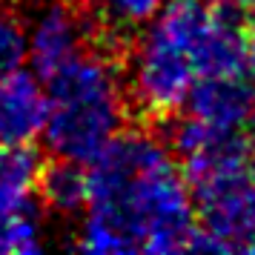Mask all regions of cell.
<instances>
[{
	"label": "cell",
	"instance_id": "6da1fadb",
	"mask_svg": "<svg viewBox=\"0 0 255 255\" xmlns=\"http://www.w3.org/2000/svg\"><path fill=\"white\" fill-rule=\"evenodd\" d=\"M89 169L78 247L95 255L192 250L195 204L169 143L124 129Z\"/></svg>",
	"mask_w": 255,
	"mask_h": 255
},
{
	"label": "cell",
	"instance_id": "7a4b0ae2",
	"mask_svg": "<svg viewBox=\"0 0 255 255\" xmlns=\"http://www.w3.org/2000/svg\"><path fill=\"white\" fill-rule=\"evenodd\" d=\"M132 37L124 83L135 109L149 118L178 115L204 75L244 72L238 12L212 0H166Z\"/></svg>",
	"mask_w": 255,
	"mask_h": 255
},
{
	"label": "cell",
	"instance_id": "3957f363",
	"mask_svg": "<svg viewBox=\"0 0 255 255\" xmlns=\"http://www.w3.org/2000/svg\"><path fill=\"white\" fill-rule=\"evenodd\" d=\"M46 138L55 158L95 161L127 124V83L118 60L104 49H83L46 78Z\"/></svg>",
	"mask_w": 255,
	"mask_h": 255
},
{
	"label": "cell",
	"instance_id": "277c9868",
	"mask_svg": "<svg viewBox=\"0 0 255 255\" xmlns=\"http://www.w3.org/2000/svg\"><path fill=\"white\" fill-rule=\"evenodd\" d=\"M178 166L195 204L192 250H255V163L250 140L244 135L232 138Z\"/></svg>",
	"mask_w": 255,
	"mask_h": 255
},
{
	"label": "cell",
	"instance_id": "5b68a950",
	"mask_svg": "<svg viewBox=\"0 0 255 255\" xmlns=\"http://www.w3.org/2000/svg\"><path fill=\"white\" fill-rule=\"evenodd\" d=\"M95 23L81 0H46L26 20V63L43 81L92 46Z\"/></svg>",
	"mask_w": 255,
	"mask_h": 255
},
{
	"label": "cell",
	"instance_id": "8992f818",
	"mask_svg": "<svg viewBox=\"0 0 255 255\" xmlns=\"http://www.w3.org/2000/svg\"><path fill=\"white\" fill-rule=\"evenodd\" d=\"M46 115V81L37 72L20 66L0 75V146H32L43 138Z\"/></svg>",
	"mask_w": 255,
	"mask_h": 255
},
{
	"label": "cell",
	"instance_id": "52a82bcc",
	"mask_svg": "<svg viewBox=\"0 0 255 255\" xmlns=\"http://www.w3.org/2000/svg\"><path fill=\"white\" fill-rule=\"evenodd\" d=\"M253 98V81L244 72H218V75H204L192 83L181 112L221 132H244Z\"/></svg>",
	"mask_w": 255,
	"mask_h": 255
},
{
	"label": "cell",
	"instance_id": "ba28073f",
	"mask_svg": "<svg viewBox=\"0 0 255 255\" xmlns=\"http://www.w3.org/2000/svg\"><path fill=\"white\" fill-rule=\"evenodd\" d=\"M37 195L46 204V209L58 215H78L86 209L89 201V169L86 163L58 158L40 169L37 178Z\"/></svg>",
	"mask_w": 255,
	"mask_h": 255
},
{
	"label": "cell",
	"instance_id": "9c48e42d",
	"mask_svg": "<svg viewBox=\"0 0 255 255\" xmlns=\"http://www.w3.org/2000/svg\"><path fill=\"white\" fill-rule=\"evenodd\" d=\"M43 161L32 146H0V215L32 207Z\"/></svg>",
	"mask_w": 255,
	"mask_h": 255
},
{
	"label": "cell",
	"instance_id": "30bf717a",
	"mask_svg": "<svg viewBox=\"0 0 255 255\" xmlns=\"http://www.w3.org/2000/svg\"><path fill=\"white\" fill-rule=\"evenodd\" d=\"M92 17L95 32L101 29L112 40L132 37L166 6V0H81Z\"/></svg>",
	"mask_w": 255,
	"mask_h": 255
},
{
	"label": "cell",
	"instance_id": "8fae6325",
	"mask_svg": "<svg viewBox=\"0 0 255 255\" xmlns=\"http://www.w3.org/2000/svg\"><path fill=\"white\" fill-rule=\"evenodd\" d=\"M46 247V227L32 207L0 215V255H32Z\"/></svg>",
	"mask_w": 255,
	"mask_h": 255
},
{
	"label": "cell",
	"instance_id": "7c38bea8",
	"mask_svg": "<svg viewBox=\"0 0 255 255\" xmlns=\"http://www.w3.org/2000/svg\"><path fill=\"white\" fill-rule=\"evenodd\" d=\"M26 66V23L12 12H0V75Z\"/></svg>",
	"mask_w": 255,
	"mask_h": 255
},
{
	"label": "cell",
	"instance_id": "4fadbf2b",
	"mask_svg": "<svg viewBox=\"0 0 255 255\" xmlns=\"http://www.w3.org/2000/svg\"><path fill=\"white\" fill-rule=\"evenodd\" d=\"M241 66H244V75H247L250 81H255V26H253L250 35H244V60H241Z\"/></svg>",
	"mask_w": 255,
	"mask_h": 255
},
{
	"label": "cell",
	"instance_id": "5bb4252c",
	"mask_svg": "<svg viewBox=\"0 0 255 255\" xmlns=\"http://www.w3.org/2000/svg\"><path fill=\"white\" fill-rule=\"evenodd\" d=\"M230 9H235V12L247 14L250 20H255V0H230Z\"/></svg>",
	"mask_w": 255,
	"mask_h": 255
},
{
	"label": "cell",
	"instance_id": "9a60e30c",
	"mask_svg": "<svg viewBox=\"0 0 255 255\" xmlns=\"http://www.w3.org/2000/svg\"><path fill=\"white\" fill-rule=\"evenodd\" d=\"M244 129H247V135H250V138H247L250 146L255 149V98H253V109H250V118H247V127Z\"/></svg>",
	"mask_w": 255,
	"mask_h": 255
},
{
	"label": "cell",
	"instance_id": "2e32d148",
	"mask_svg": "<svg viewBox=\"0 0 255 255\" xmlns=\"http://www.w3.org/2000/svg\"><path fill=\"white\" fill-rule=\"evenodd\" d=\"M0 6H3V0H0Z\"/></svg>",
	"mask_w": 255,
	"mask_h": 255
}]
</instances>
